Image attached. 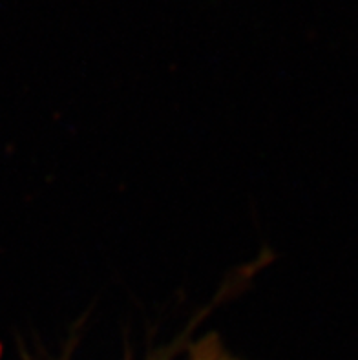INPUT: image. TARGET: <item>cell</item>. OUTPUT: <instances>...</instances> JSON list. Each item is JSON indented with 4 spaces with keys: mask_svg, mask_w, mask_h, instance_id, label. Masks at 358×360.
Here are the masks:
<instances>
[{
    "mask_svg": "<svg viewBox=\"0 0 358 360\" xmlns=\"http://www.w3.org/2000/svg\"><path fill=\"white\" fill-rule=\"evenodd\" d=\"M194 360H231L225 353L219 349L212 340H209L207 344H203L201 347H198V352H196Z\"/></svg>",
    "mask_w": 358,
    "mask_h": 360,
    "instance_id": "cell-1",
    "label": "cell"
}]
</instances>
